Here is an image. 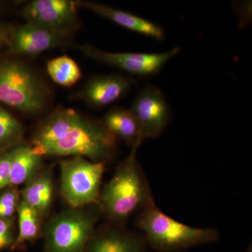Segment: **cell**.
<instances>
[{
    "mask_svg": "<svg viewBox=\"0 0 252 252\" xmlns=\"http://www.w3.org/2000/svg\"><path fill=\"white\" fill-rule=\"evenodd\" d=\"M135 84L120 74L94 76L78 94V97L94 109H101L125 96Z\"/></svg>",
    "mask_w": 252,
    "mask_h": 252,
    "instance_id": "cell-11",
    "label": "cell"
},
{
    "mask_svg": "<svg viewBox=\"0 0 252 252\" xmlns=\"http://www.w3.org/2000/svg\"><path fill=\"white\" fill-rule=\"evenodd\" d=\"M117 143V137L102 122L63 107L38 126L31 146L41 157H80L104 162L114 155Z\"/></svg>",
    "mask_w": 252,
    "mask_h": 252,
    "instance_id": "cell-1",
    "label": "cell"
},
{
    "mask_svg": "<svg viewBox=\"0 0 252 252\" xmlns=\"http://www.w3.org/2000/svg\"><path fill=\"white\" fill-rule=\"evenodd\" d=\"M49 77L56 84L70 87L80 80L81 71L77 63L67 56L50 60L46 64Z\"/></svg>",
    "mask_w": 252,
    "mask_h": 252,
    "instance_id": "cell-18",
    "label": "cell"
},
{
    "mask_svg": "<svg viewBox=\"0 0 252 252\" xmlns=\"http://www.w3.org/2000/svg\"><path fill=\"white\" fill-rule=\"evenodd\" d=\"M23 135L22 124L12 114L0 107V148L18 147Z\"/></svg>",
    "mask_w": 252,
    "mask_h": 252,
    "instance_id": "cell-19",
    "label": "cell"
},
{
    "mask_svg": "<svg viewBox=\"0 0 252 252\" xmlns=\"http://www.w3.org/2000/svg\"><path fill=\"white\" fill-rule=\"evenodd\" d=\"M248 252H252V247L251 246H250V248H249Z\"/></svg>",
    "mask_w": 252,
    "mask_h": 252,
    "instance_id": "cell-23",
    "label": "cell"
},
{
    "mask_svg": "<svg viewBox=\"0 0 252 252\" xmlns=\"http://www.w3.org/2000/svg\"><path fill=\"white\" fill-rule=\"evenodd\" d=\"M142 141L136 142L118 166L112 178L100 190L98 205L111 220L121 222L154 203L152 190L137 159Z\"/></svg>",
    "mask_w": 252,
    "mask_h": 252,
    "instance_id": "cell-2",
    "label": "cell"
},
{
    "mask_svg": "<svg viewBox=\"0 0 252 252\" xmlns=\"http://www.w3.org/2000/svg\"><path fill=\"white\" fill-rule=\"evenodd\" d=\"M17 212L19 230L14 245L11 246V252L17 250L25 244L34 241L41 232V217L34 209L21 200Z\"/></svg>",
    "mask_w": 252,
    "mask_h": 252,
    "instance_id": "cell-17",
    "label": "cell"
},
{
    "mask_svg": "<svg viewBox=\"0 0 252 252\" xmlns=\"http://www.w3.org/2000/svg\"><path fill=\"white\" fill-rule=\"evenodd\" d=\"M78 6L79 8L81 6V8L89 10L94 14L107 18L128 31L135 32L158 41H162L165 39V32L161 26L149 20L92 1H78Z\"/></svg>",
    "mask_w": 252,
    "mask_h": 252,
    "instance_id": "cell-13",
    "label": "cell"
},
{
    "mask_svg": "<svg viewBox=\"0 0 252 252\" xmlns=\"http://www.w3.org/2000/svg\"><path fill=\"white\" fill-rule=\"evenodd\" d=\"M70 33L53 31L31 23L14 28L9 37L10 49L15 54L32 56L61 47L69 42Z\"/></svg>",
    "mask_w": 252,
    "mask_h": 252,
    "instance_id": "cell-10",
    "label": "cell"
},
{
    "mask_svg": "<svg viewBox=\"0 0 252 252\" xmlns=\"http://www.w3.org/2000/svg\"><path fill=\"white\" fill-rule=\"evenodd\" d=\"M143 235L119 227L94 232L85 252H148Z\"/></svg>",
    "mask_w": 252,
    "mask_h": 252,
    "instance_id": "cell-12",
    "label": "cell"
},
{
    "mask_svg": "<svg viewBox=\"0 0 252 252\" xmlns=\"http://www.w3.org/2000/svg\"><path fill=\"white\" fill-rule=\"evenodd\" d=\"M130 110L138 123L143 140L159 137L171 119V112L165 95L153 84H147L141 89Z\"/></svg>",
    "mask_w": 252,
    "mask_h": 252,
    "instance_id": "cell-8",
    "label": "cell"
},
{
    "mask_svg": "<svg viewBox=\"0 0 252 252\" xmlns=\"http://www.w3.org/2000/svg\"><path fill=\"white\" fill-rule=\"evenodd\" d=\"M12 219L0 218V250L11 248L15 238L13 233Z\"/></svg>",
    "mask_w": 252,
    "mask_h": 252,
    "instance_id": "cell-22",
    "label": "cell"
},
{
    "mask_svg": "<svg viewBox=\"0 0 252 252\" xmlns=\"http://www.w3.org/2000/svg\"><path fill=\"white\" fill-rule=\"evenodd\" d=\"M100 212L99 205L71 207L51 217L41 230L44 252H85Z\"/></svg>",
    "mask_w": 252,
    "mask_h": 252,
    "instance_id": "cell-5",
    "label": "cell"
},
{
    "mask_svg": "<svg viewBox=\"0 0 252 252\" xmlns=\"http://www.w3.org/2000/svg\"><path fill=\"white\" fill-rule=\"evenodd\" d=\"M102 122L113 135L131 147L138 141L143 142L138 123L130 109L114 107L106 113Z\"/></svg>",
    "mask_w": 252,
    "mask_h": 252,
    "instance_id": "cell-15",
    "label": "cell"
},
{
    "mask_svg": "<svg viewBox=\"0 0 252 252\" xmlns=\"http://www.w3.org/2000/svg\"><path fill=\"white\" fill-rule=\"evenodd\" d=\"M41 161L42 157L36 154L31 145L16 147L11 163L9 187L26 185L39 172Z\"/></svg>",
    "mask_w": 252,
    "mask_h": 252,
    "instance_id": "cell-16",
    "label": "cell"
},
{
    "mask_svg": "<svg viewBox=\"0 0 252 252\" xmlns=\"http://www.w3.org/2000/svg\"><path fill=\"white\" fill-rule=\"evenodd\" d=\"M61 190L64 200L72 208L98 204L104 162H96L75 157L60 162Z\"/></svg>",
    "mask_w": 252,
    "mask_h": 252,
    "instance_id": "cell-6",
    "label": "cell"
},
{
    "mask_svg": "<svg viewBox=\"0 0 252 252\" xmlns=\"http://www.w3.org/2000/svg\"><path fill=\"white\" fill-rule=\"evenodd\" d=\"M78 1L72 0H34L23 9L27 22L72 34L79 28Z\"/></svg>",
    "mask_w": 252,
    "mask_h": 252,
    "instance_id": "cell-9",
    "label": "cell"
},
{
    "mask_svg": "<svg viewBox=\"0 0 252 252\" xmlns=\"http://www.w3.org/2000/svg\"><path fill=\"white\" fill-rule=\"evenodd\" d=\"M20 194L16 189H11L0 195V218L11 219L17 212Z\"/></svg>",
    "mask_w": 252,
    "mask_h": 252,
    "instance_id": "cell-20",
    "label": "cell"
},
{
    "mask_svg": "<svg viewBox=\"0 0 252 252\" xmlns=\"http://www.w3.org/2000/svg\"><path fill=\"white\" fill-rule=\"evenodd\" d=\"M86 57L100 63L113 66L140 77L157 75L169 61L180 52L181 48L174 47L161 53H115L102 51L91 45L81 46Z\"/></svg>",
    "mask_w": 252,
    "mask_h": 252,
    "instance_id": "cell-7",
    "label": "cell"
},
{
    "mask_svg": "<svg viewBox=\"0 0 252 252\" xmlns=\"http://www.w3.org/2000/svg\"><path fill=\"white\" fill-rule=\"evenodd\" d=\"M49 102L47 86L30 66L18 60H0V102L23 114L37 115Z\"/></svg>",
    "mask_w": 252,
    "mask_h": 252,
    "instance_id": "cell-4",
    "label": "cell"
},
{
    "mask_svg": "<svg viewBox=\"0 0 252 252\" xmlns=\"http://www.w3.org/2000/svg\"><path fill=\"white\" fill-rule=\"evenodd\" d=\"M54 195V185L51 172H38L22 192V201L38 212L41 218L49 212Z\"/></svg>",
    "mask_w": 252,
    "mask_h": 252,
    "instance_id": "cell-14",
    "label": "cell"
},
{
    "mask_svg": "<svg viewBox=\"0 0 252 252\" xmlns=\"http://www.w3.org/2000/svg\"><path fill=\"white\" fill-rule=\"evenodd\" d=\"M16 148V147H14L9 152L0 156V189L9 187L11 163Z\"/></svg>",
    "mask_w": 252,
    "mask_h": 252,
    "instance_id": "cell-21",
    "label": "cell"
},
{
    "mask_svg": "<svg viewBox=\"0 0 252 252\" xmlns=\"http://www.w3.org/2000/svg\"><path fill=\"white\" fill-rule=\"evenodd\" d=\"M136 225L143 232L147 245L160 252L182 251L219 239L216 230L184 224L163 213L155 203L139 212Z\"/></svg>",
    "mask_w": 252,
    "mask_h": 252,
    "instance_id": "cell-3",
    "label": "cell"
}]
</instances>
